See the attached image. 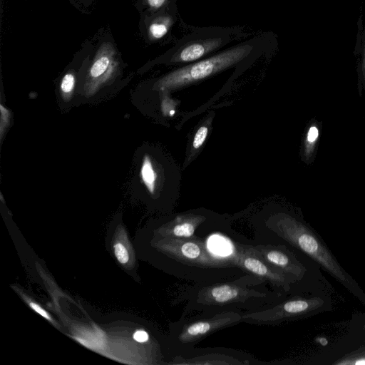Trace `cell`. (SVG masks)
<instances>
[{
    "label": "cell",
    "mask_w": 365,
    "mask_h": 365,
    "mask_svg": "<svg viewBox=\"0 0 365 365\" xmlns=\"http://www.w3.org/2000/svg\"><path fill=\"white\" fill-rule=\"evenodd\" d=\"M173 274L197 284L237 279L247 274L235 262L232 254L221 255L195 235L192 237H165L161 243Z\"/></svg>",
    "instance_id": "6da1fadb"
},
{
    "label": "cell",
    "mask_w": 365,
    "mask_h": 365,
    "mask_svg": "<svg viewBox=\"0 0 365 365\" xmlns=\"http://www.w3.org/2000/svg\"><path fill=\"white\" fill-rule=\"evenodd\" d=\"M253 277L247 274L233 281L196 284L182 290L179 298L187 302L184 315L192 312L212 314L229 311H258L284 299L280 292L250 288L247 283Z\"/></svg>",
    "instance_id": "7a4b0ae2"
},
{
    "label": "cell",
    "mask_w": 365,
    "mask_h": 365,
    "mask_svg": "<svg viewBox=\"0 0 365 365\" xmlns=\"http://www.w3.org/2000/svg\"><path fill=\"white\" fill-rule=\"evenodd\" d=\"M265 226L318 263L365 305V294L361 288L341 267L318 233L307 223L288 214L277 213L267 219Z\"/></svg>",
    "instance_id": "3957f363"
},
{
    "label": "cell",
    "mask_w": 365,
    "mask_h": 365,
    "mask_svg": "<svg viewBox=\"0 0 365 365\" xmlns=\"http://www.w3.org/2000/svg\"><path fill=\"white\" fill-rule=\"evenodd\" d=\"M253 46L241 44L208 58L181 67L163 77L158 83L163 89H178L210 77L237 64L246 58Z\"/></svg>",
    "instance_id": "277c9868"
},
{
    "label": "cell",
    "mask_w": 365,
    "mask_h": 365,
    "mask_svg": "<svg viewBox=\"0 0 365 365\" xmlns=\"http://www.w3.org/2000/svg\"><path fill=\"white\" fill-rule=\"evenodd\" d=\"M330 302L319 296L294 297L267 308L242 313V322L275 326L307 318L330 309Z\"/></svg>",
    "instance_id": "5b68a950"
},
{
    "label": "cell",
    "mask_w": 365,
    "mask_h": 365,
    "mask_svg": "<svg viewBox=\"0 0 365 365\" xmlns=\"http://www.w3.org/2000/svg\"><path fill=\"white\" fill-rule=\"evenodd\" d=\"M242 313L235 311L212 314H200L195 317L182 316L174 325L173 339L180 354H189L194 346L212 334L242 322Z\"/></svg>",
    "instance_id": "8992f818"
},
{
    "label": "cell",
    "mask_w": 365,
    "mask_h": 365,
    "mask_svg": "<svg viewBox=\"0 0 365 365\" xmlns=\"http://www.w3.org/2000/svg\"><path fill=\"white\" fill-rule=\"evenodd\" d=\"M246 252L252 254L272 268L281 272L294 284L301 281L307 273V268L295 255L284 245H240Z\"/></svg>",
    "instance_id": "52a82bcc"
},
{
    "label": "cell",
    "mask_w": 365,
    "mask_h": 365,
    "mask_svg": "<svg viewBox=\"0 0 365 365\" xmlns=\"http://www.w3.org/2000/svg\"><path fill=\"white\" fill-rule=\"evenodd\" d=\"M232 254L236 264L247 274H251L263 282H268L279 291L289 292L291 280L281 272L272 268L257 256L246 252L240 244L230 240Z\"/></svg>",
    "instance_id": "ba28073f"
},
{
    "label": "cell",
    "mask_w": 365,
    "mask_h": 365,
    "mask_svg": "<svg viewBox=\"0 0 365 365\" xmlns=\"http://www.w3.org/2000/svg\"><path fill=\"white\" fill-rule=\"evenodd\" d=\"M207 220V217L201 214H180L165 225L163 235L172 237H192Z\"/></svg>",
    "instance_id": "9c48e42d"
},
{
    "label": "cell",
    "mask_w": 365,
    "mask_h": 365,
    "mask_svg": "<svg viewBox=\"0 0 365 365\" xmlns=\"http://www.w3.org/2000/svg\"><path fill=\"white\" fill-rule=\"evenodd\" d=\"M221 38H211L190 42L179 49L173 56L174 63H187L196 61L217 49L222 44Z\"/></svg>",
    "instance_id": "30bf717a"
},
{
    "label": "cell",
    "mask_w": 365,
    "mask_h": 365,
    "mask_svg": "<svg viewBox=\"0 0 365 365\" xmlns=\"http://www.w3.org/2000/svg\"><path fill=\"white\" fill-rule=\"evenodd\" d=\"M356 27L354 54L357 59L359 76L365 81V24L361 13L359 16Z\"/></svg>",
    "instance_id": "8fae6325"
},
{
    "label": "cell",
    "mask_w": 365,
    "mask_h": 365,
    "mask_svg": "<svg viewBox=\"0 0 365 365\" xmlns=\"http://www.w3.org/2000/svg\"><path fill=\"white\" fill-rule=\"evenodd\" d=\"M140 175L147 189L150 193H153L155 188L157 174L153 167L150 158L147 155L143 159Z\"/></svg>",
    "instance_id": "7c38bea8"
},
{
    "label": "cell",
    "mask_w": 365,
    "mask_h": 365,
    "mask_svg": "<svg viewBox=\"0 0 365 365\" xmlns=\"http://www.w3.org/2000/svg\"><path fill=\"white\" fill-rule=\"evenodd\" d=\"M334 365H365V346L352 351L332 362Z\"/></svg>",
    "instance_id": "4fadbf2b"
},
{
    "label": "cell",
    "mask_w": 365,
    "mask_h": 365,
    "mask_svg": "<svg viewBox=\"0 0 365 365\" xmlns=\"http://www.w3.org/2000/svg\"><path fill=\"white\" fill-rule=\"evenodd\" d=\"M171 23V20L167 18L164 21L152 24L149 28L150 35L156 39L162 38L167 34Z\"/></svg>",
    "instance_id": "5bb4252c"
},
{
    "label": "cell",
    "mask_w": 365,
    "mask_h": 365,
    "mask_svg": "<svg viewBox=\"0 0 365 365\" xmlns=\"http://www.w3.org/2000/svg\"><path fill=\"white\" fill-rule=\"evenodd\" d=\"M109 59L106 56H102L97 59L91 68V75L96 78L102 75L107 69Z\"/></svg>",
    "instance_id": "9a60e30c"
},
{
    "label": "cell",
    "mask_w": 365,
    "mask_h": 365,
    "mask_svg": "<svg viewBox=\"0 0 365 365\" xmlns=\"http://www.w3.org/2000/svg\"><path fill=\"white\" fill-rule=\"evenodd\" d=\"M207 133L208 128L207 126L203 125L199 128L192 141V147L194 149L197 150L202 145L207 136Z\"/></svg>",
    "instance_id": "2e32d148"
},
{
    "label": "cell",
    "mask_w": 365,
    "mask_h": 365,
    "mask_svg": "<svg viewBox=\"0 0 365 365\" xmlns=\"http://www.w3.org/2000/svg\"><path fill=\"white\" fill-rule=\"evenodd\" d=\"M114 253L118 261L121 264H125L129 260L127 249L121 243H116L114 247Z\"/></svg>",
    "instance_id": "e0dca14e"
},
{
    "label": "cell",
    "mask_w": 365,
    "mask_h": 365,
    "mask_svg": "<svg viewBox=\"0 0 365 365\" xmlns=\"http://www.w3.org/2000/svg\"><path fill=\"white\" fill-rule=\"evenodd\" d=\"M74 77L71 73H67L62 79L61 88L64 93H69L74 86Z\"/></svg>",
    "instance_id": "ac0fdd59"
},
{
    "label": "cell",
    "mask_w": 365,
    "mask_h": 365,
    "mask_svg": "<svg viewBox=\"0 0 365 365\" xmlns=\"http://www.w3.org/2000/svg\"><path fill=\"white\" fill-rule=\"evenodd\" d=\"M319 136L318 128L313 125L311 126L307 132V143L309 146L314 145Z\"/></svg>",
    "instance_id": "d6986e66"
},
{
    "label": "cell",
    "mask_w": 365,
    "mask_h": 365,
    "mask_svg": "<svg viewBox=\"0 0 365 365\" xmlns=\"http://www.w3.org/2000/svg\"><path fill=\"white\" fill-rule=\"evenodd\" d=\"M133 339L135 341L139 342V343H143L148 340L149 336L148 334L143 331V330H138L136 331L133 334Z\"/></svg>",
    "instance_id": "ffe728a7"
},
{
    "label": "cell",
    "mask_w": 365,
    "mask_h": 365,
    "mask_svg": "<svg viewBox=\"0 0 365 365\" xmlns=\"http://www.w3.org/2000/svg\"><path fill=\"white\" fill-rule=\"evenodd\" d=\"M30 307L32 309H34L35 312L38 313L40 315H41L43 317L46 318L48 321H51V317L48 314L47 312H46L42 307H41L39 305L35 304L34 302H30L29 303Z\"/></svg>",
    "instance_id": "44dd1931"
},
{
    "label": "cell",
    "mask_w": 365,
    "mask_h": 365,
    "mask_svg": "<svg viewBox=\"0 0 365 365\" xmlns=\"http://www.w3.org/2000/svg\"><path fill=\"white\" fill-rule=\"evenodd\" d=\"M167 0H148L149 5L153 8L161 7Z\"/></svg>",
    "instance_id": "7402d4cb"
},
{
    "label": "cell",
    "mask_w": 365,
    "mask_h": 365,
    "mask_svg": "<svg viewBox=\"0 0 365 365\" xmlns=\"http://www.w3.org/2000/svg\"><path fill=\"white\" fill-rule=\"evenodd\" d=\"M363 329L365 330V322H364V324H363Z\"/></svg>",
    "instance_id": "603a6c76"
}]
</instances>
